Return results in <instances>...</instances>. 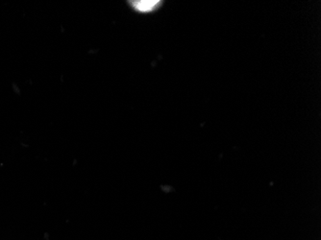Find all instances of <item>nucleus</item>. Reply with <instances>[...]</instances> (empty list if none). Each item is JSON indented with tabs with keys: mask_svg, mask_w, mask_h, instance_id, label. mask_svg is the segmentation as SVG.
<instances>
[{
	"mask_svg": "<svg viewBox=\"0 0 321 240\" xmlns=\"http://www.w3.org/2000/svg\"><path fill=\"white\" fill-rule=\"evenodd\" d=\"M132 6L140 12H150L154 10L157 5L160 3V1H154V0H146V1H133L131 2Z\"/></svg>",
	"mask_w": 321,
	"mask_h": 240,
	"instance_id": "obj_1",
	"label": "nucleus"
}]
</instances>
